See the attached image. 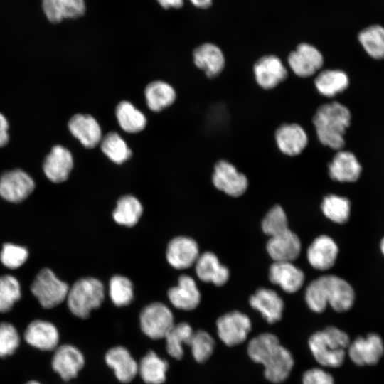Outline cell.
<instances>
[{"label":"cell","mask_w":384,"mask_h":384,"mask_svg":"<svg viewBox=\"0 0 384 384\" xmlns=\"http://www.w3.org/2000/svg\"><path fill=\"white\" fill-rule=\"evenodd\" d=\"M351 117L348 107L338 101L332 100L320 105L311 119L319 144L334 151L343 149Z\"/></svg>","instance_id":"obj_1"},{"label":"cell","mask_w":384,"mask_h":384,"mask_svg":"<svg viewBox=\"0 0 384 384\" xmlns=\"http://www.w3.org/2000/svg\"><path fill=\"white\" fill-rule=\"evenodd\" d=\"M104 297V287L100 281L87 277L78 280L69 288L66 299L73 315L86 319L92 309L101 305Z\"/></svg>","instance_id":"obj_2"},{"label":"cell","mask_w":384,"mask_h":384,"mask_svg":"<svg viewBox=\"0 0 384 384\" xmlns=\"http://www.w3.org/2000/svg\"><path fill=\"white\" fill-rule=\"evenodd\" d=\"M286 65L297 78H313L324 68V57L316 46L301 42L288 54Z\"/></svg>","instance_id":"obj_3"},{"label":"cell","mask_w":384,"mask_h":384,"mask_svg":"<svg viewBox=\"0 0 384 384\" xmlns=\"http://www.w3.org/2000/svg\"><path fill=\"white\" fill-rule=\"evenodd\" d=\"M31 290L45 309L53 308L67 297L69 287L48 268L42 269L33 280Z\"/></svg>","instance_id":"obj_4"},{"label":"cell","mask_w":384,"mask_h":384,"mask_svg":"<svg viewBox=\"0 0 384 384\" xmlns=\"http://www.w3.org/2000/svg\"><path fill=\"white\" fill-rule=\"evenodd\" d=\"M315 280L324 300L334 311L344 312L353 306L355 292L347 281L336 275H324Z\"/></svg>","instance_id":"obj_5"},{"label":"cell","mask_w":384,"mask_h":384,"mask_svg":"<svg viewBox=\"0 0 384 384\" xmlns=\"http://www.w3.org/2000/svg\"><path fill=\"white\" fill-rule=\"evenodd\" d=\"M252 74L259 87L271 90L287 80L289 70L279 56L266 54L258 58L253 63Z\"/></svg>","instance_id":"obj_6"},{"label":"cell","mask_w":384,"mask_h":384,"mask_svg":"<svg viewBox=\"0 0 384 384\" xmlns=\"http://www.w3.org/2000/svg\"><path fill=\"white\" fill-rule=\"evenodd\" d=\"M212 183L218 190L231 197L241 196L249 186L247 176L225 159H219L214 164Z\"/></svg>","instance_id":"obj_7"},{"label":"cell","mask_w":384,"mask_h":384,"mask_svg":"<svg viewBox=\"0 0 384 384\" xmlns=\"http://www.w3.org/2000/svg\"><path fill=\"white\" fill-rule=\"evenodd\" d=\"M140 326L151 339L164 338L174 325L171 310L161 302H154L144 307L139 316Z\"/></svg>","instance_id":"obj_8"},{"label":"cell","mask_w":384,"mask_h":384,"mask_svg":"<svg viewBox=\"0 0 384 384\" xmlns=\"http://www.w3.org/2000/svg\"><path fill=\"white\" fill-rule=\"evenodd\" d=\"M216 326L220 339L228 346L245 341L252 328L250 318L238 311H233L219 317Z\"/></svg>","instance_id":"obj_9"},{"label":"cell","mask_w":384,"mask_h":384,"mask_svg":"<svg viewBox=\"0 0 384 384\" xmlns=\"http://www.w3.org/2000/svg\"><path fill=\"white\" fill-rule=\"evenodd\" d=\"M274 139L279 152L288 157L300 155L309 144L306 130L294 122L280 124L274 132Z\"/></svg>","instance_id":"obj_10"},{"label":"cell","mask_w":384,"mask_h":384,"mask_svg":"<svg viewBox=\"0 0 384 384\" xmlns=\"http://www.w3.org/2000/svg\"><path fill=\"white\" fill-rule=\"evenodd\" d=\"M351 360L358 366H372L378 363L384 354V343L375 333L359 336L348 347Z\"/></svg>","instance_id":"obj_11"},{"label":"cell","mask_w":384,"mask_h":384,"mask_svg":"<svg viewBox=\"0 0 384 384\" xmlns=\"http://www.w3.org/2000/svg\"><path fill=\"white\" fill-rule=\"evenodd\" d=\"M34 188L33 178L21 169L7 171L0 177V196L9 202L22 201Z\"/></svg>","instance_id":"obj_12"},{"label":"cell","mask_w":384,"mask_h":384,"mask_svg":"<svg viewBox=\"0 0 384 384\" xmlns=\"http://www.w3.org/2000/svg\"><path fill=\"white\" fill-rule=\"evenodd\" d=\"M193 63L208 79L218 77L224 70L226 59L223 50L215 43H203L193 51Z\"/></svg>","instance_id":"obj_13"},{"label":"cell","mask_w":384,"mask_h":384,"mask_svg":"<svg viewBox=\"0 0 384 384\" xmlns=\"http://www.w3.org/2000/svg\"><path fill=\"white\" fill-rule=\"evenodd\" d=\"M327 170L332 180L352 183L359 178L362 166L353 152L341 149L335 151L327 164Z\"/></svg>","instance_id":"obj_14"},{"label":"cell","mask_w":384,"mask_h":384,"mask_svg":"<svg viewBox=\"0 0 384 384\" xmlns=\"http://www.w3.org/2000/svg\"><path fill=\"white\" fill-rule=\"evenodd\" d=\"M51 364L62 380L68 381L75 378L83 368L85 358L78 348L64 344L55 349Z\"/></svg>","instance_id":"obj_15"},{"label":"cell","mask_w":384,"mask_h":384,"mask_svg":"<svg viewBox=\"0 0 384 384\" xmlns=\"http://www.w3.org/2000/svg\"><path fill=\"white\" fill-rule=\"evenodd\" d=\"M24 340L30 346L41 351L55 350L59 343L60 336L56 326L48 321L35 320L31 322L24 332Z\"/></svg>","instance_id":"obj_16"},{"label":"cell","mask_w":384,"mask_h":384,"mask_svg":"<svg viewBox=\"0 0 384 384\" xmlns=\"http://www.w3.org/2000/svg\"><path fill=\"white\" fill-rule=\"evenodd\" d=\"M316 92L327 100L334 98L349 87L348 74L339 68H324L313 78Z\"/></svg>","instance_id":"obj_17"},{"label":"cell","mask_w":384,"mask_h":384,"mask_svg":"<svg viewBox=\"0 0 384 384\" xmlns=\"http://www.w3.org/2000/svg\"><path fill=\"white\" fill-rule=\"evenodd\" d=\"M338 254L336 242L329 236L321 235L309 245L306 256L309 263L318 270H326L334 266Z\"/></svg>","instance_id":"obj_18"},{"label":"cell","mask_w":384,"mask_h":384,"mask_svg":"<svg viewBox=\"0 0 384 384\" xmlns=\"http://www.w3.org/2000/svg\"><path fill=\"white\" fill-rule=\"evenodd\" d=\"M309 347L315 360L325 367L341 366L346 357V350L331 343L322 331L313 334L309 339Z\"/></svg>","instance_id":"obj_19"},{"label":"cell","mask_w":384,"mask_h":384,"mask_svg":"<svg viewBox=\"0 0 384 384\" xmlns=\"http://www.w3.org/2000/svg\"><path fill=\"white\" fill-rule=\"evenodd\" d=\"M301 242L298 236L289 229L270 237L267 242V251L274 262H292L301 252Z\"/></svg>","instance_id":"obj_20"},{"label":"cell","mask_w":384,"mask_h":384,"mask_svg":"<svg viewBox=\"0 0 384 384\" xmlns=\"http://www.w3.org/2000/svg\"><path fill=\"white\" fill-rule=\"evenodd\" d=\"M73 166V159L68 149L60 145L52 148L46 156L43 169L46 177L53 183L65 181Z\"/></svg>","instance_id":"obj_21"},{"label":"cell","mask_w":384,"mask_h":384,"mask_svg":"<svg viewBox=\"0 0 384 384\" xmlns=\"http://www.w3.org/2000/svg\"><path fill=\"white\" fill-rule=\"evenodd\" d=\"M198 247L192 238L179 236L170 241L166 250L169 263L176 269H185L196 263L199 257Z\"/></svg>","instance_id":"obj_22"},{"label":"cell","mask_w":384,"mask_h":384,"mask_svg":"<svg viewBox=\"0 0 384 384\" xmlns=\"http://www.w3.org/2000/svg\"><path fill=\"white\" fill-rule=\"evenodd\" d=\"M269 279L287 293H294L303 285L305 276L303 271L292 262H274L269 270Z\"/></svg>","instance_id":"obj_23"},{"label":"cell","mask_w":384,"mask_h":384,"mask_svg":"<svg viewBox=\"0 0 384 384\" xmlns=\"http://www.w3.org/2000/svg\"><path fill=\"white\" fill-rule=\"evenodd\" d=\"M249 301L250 305L258 311L268 323L274 324L281 319L284 304L275 291L260 288Z\"/></svg>","instance_id":"obj_24"},{"label":"cell","mask_w":384,"mask_h":384,"mask_svg":"<svg viewBox=\"0 0 384 384\" xmlns=\"http://www.w3.org/2000/svg\"><path fill=\"white\" fill-rule=\"evenodd\" d=\"M68 128L70 133L89 149L98 145L102 138L100 124L89 114H75L69 120Z\"/></svg>","instance_id":"obj_25"},{"label":"cell","mask_w":384,"mask_h":384,"mask_svg":"<svg viewBox=\"0 0 384 384\" xmlns=\"http://www.w3.org/2000/svg\"><path fill=\"white\" fill-rule=\"evenodd\" d=\"M42 9L46 18L52 23L64 19H76L86 11L85 0H42Z\"/></svg>","instance_id":"obj_26"},{"label":"cell","mask_w":384,"mask_h":384,"mask_svg":"<svg viewBox=\"0 0 384 384\" xmlns=\"http://www.w3.org/2000/svg\"><path fill=\"white\" fill-rule=\"evenodd\" d=\"M105 358L106 363L114 370L115 376L122 383L131 382L138 373V363L124 347L110 348Z\"/></svg>","instance_id":"obj_27"},{"label":"cell","mask_w":384,"mask_h":384,"mask_svg":"<svg viewBox=\"0 0 384 384\" xmlns=\"http://www.w3.org/2000/svg\"><path fill=\"white\" fill-rule=\"evenodd\" d=\"M171 303L179 309L193 310L200 303L201 294L194 279L188 275H181L178 285L168 292Z\"/></svg>","instance_id":"obj_28"},{"label":"cell","mask_w":384,"mask_h":384,"mask_svg":"<svg viewBox=\"0 0 384 384\" xmlns=\"http://www.w3.org/2000/svg\"><path fill=\"white\" fill-rule=\"evenodd\" d=\"M195 265L198 277L204 282L223 286L229 279V270L220 264L217 256L211 252L199 255Z\"/></svg>","instance_id":"obj_29"},{"label":"cell","mask_w":384,"mask_h":384,"mask_svg":"<svg viewBox=\"0 0 384 384\" xmlns=\"http://www.w3.org/2000/svg\"><path fill=\"white\" fill-rule=\"evenodd\" d=\"M263 366L266 379L273 383H280L289 377L294 366V358L291 353L280 345Z\"/></svg>","instance_id":"obj_30"},{"label":"cell","mask_w":384,"mask_h":384,"mask_svg":"<svg viewBox=\"0 0 384 384\" xmlns=\"http://www.w3.org/2000/svg\"><path fill=\"white\" fill-rule=\"evenodd\" d=\"M144 96L149 108L154 112H159L172 105L176 95L169 84L156 80L146 86Z\"/></svg>","instance_id":"obj_31"},{"label":"cell","mask_w":384,"mask_h":384,"mask_svg":"<svg viewBox=\"0 0 384 384\" xmlns=\"http://www.w3.org/2000/svg\"><path fill=\"white\" fill-rule=\"evenodd\" d=\"M169 364L151 351L138 364V373L146 384H162L166 380Z\"/></svg>","instance_id":"obj_32"},{"label":"cell","mask_w":384,"mask_h":384,"mask_svg":"<svg viewBox=\"0 0 384 384\" xmlns=\"http://www.w3.org/2000/svg\"><path fill=\"white\" fill-rule=\"evenodd\" d=\"M115 115L120 127L127 133L139 132L146 125L145 115L128 101L117 105Z\"/></svg>","instance_id":"obj_33"},{"label":"cell","mask_w":384,"mask_h":384,"mask_svg":"<svg viewBox=\"0 0 384 384\" xmlns=\"http://www.w3.org/2000/svg\"><path fill=\"white\" fill-rule=\"evenodd\" d=\"M280 345L279 338L274 334H261L250 341L247 353L253 361L263 365Z\"/></svg>","instance_id":"obj_34"},{"label":"cell","mask_w":384,"mask_h":384,"mask_svg":"<svg viewBox=\"0 0 384 384\" xmlns=\"http://www.w3.org/2000/svg\"><path fill=\"white\" fill-rule=\"evenodd\" d=\"M358 38L368 55L375 60L384 59V27L368 26L360 31Z\"/></svg>","instance_id":"obj_35"},{"label":"cell","mask_w":384,"mask_h":384,"mask_svg":"<svg viewBox=\"0 0 384 384\" xmlns=\"http://www.w3.org/2000/svg\"><path fill=\"white\" fill-rule=\"evenodd\" d=\"M142 211V206L137 198L124 196L118 200L113 218L119 225L131 227L137 224Z\"/></svg>","instance_id":"obj_36"},{"label":"cell","mask_w":384,"mask_h":384,"mask_svg":"<svg viewBox=\"0 0 384 384\" xmlns=\"http://www.w3.org/2000/svg\"><path fill=\"white\" fill-rule=\"evenodd\" d=\"M193 334L188 324H174L164 337L168 353L175 359H181L183 356V345H188Z\"/></svg>","instance_id":"obj_37"},{"label":"cell","mask_w":384,"mask_h":384,"mask_svg":"<svg viewBox=\"0 0 384 384\" xmlns=\"http://www.w3.org/2000/svg\"><path fill=\"white\" fill-rule=\"evenodd\" d=\"M321 208L327 218L334 223L343 224L350 217L351 202L346 197L329 194L324 198Z\"/></svg>","instance_id":"obj_38"},{"label":"cell","mask_w":384,"mask_h":384,"mask_svg":"<svg viewBox=\"0 0 384 384\" xmlns=\"http://www.w3.org/2000/svg\"><path fill=\"white\" fill-rule=\"evenodd\" d=\"M100 144L102 151L115 164H121L132 156V151L125 141L115 132L105 135Z\"/></svg>","instance_id":"obj_39"},{"label":"cell","mask_w":384,"mask_h":384,"mask_svg":"<svg viewBox=\"0 0 384 384\" xmlns=\"http://www.w3.org/2000/svg\"><path fill=\"white\" fill-rule=\"evenodd\" d=\"M21 296V286L16 277L12 275L0 277V312L11 310Z\"/></svg>","instance_id":"obj_40"},{"label":"cell","mask_w":384,"mask_h":384,"mask_svg":"<svg viewBox=\"0 0 384 384\" xmlns=\"http://www.w3.org/2000/svg\"><path fill=\"white\" fill-rule=\"evenodd\" d=\"M215 344L213 338L203 330L193 331L188 343L193 357L198 363L205 362L211 356Z\"/></svg>","instance_id":"obj_41"},{"label":"cell","mask_w":384,"mask_h":384,"mask_svg":"<svg viewBox=\"0 0 384 384\" xmlns=\"http://www.w3.org/2000/svg\"><path fill=\"white\" fill-rule=\"evenodd\" d=\"M110 296L116 306L128 305L133 298V286L131 281L121 275L112 277L110 281Z\"/></svg>","instance_id":"obj_42"},{"label":"cell","mask_w":384,"mask_h":384,"mask_svg":"<svg viewBox=\"0 0 384 384\" xmlns=\"http://www.w3.org/2000/svg\"><path fill=\"white\" fill-rule=\"evenodd\" d=\"M263 232L272 237L289 230L288 220L283 208L276 205L265 215L262 222Z\"/></svg>","instance_id":"obj_43"},{"label":"cell","mask_w":384,"mask_h":384,"mask_svg":"<svg viewBox=\"0 0 384 384\" xmlns=\"http://www.w3.org/2000/svg\"><path fill=\"white\" fill-rule=\"evenodd\" d=\"M21 343V337L14 326L8 322L0 323V357L14 354Z\"/></svg>","instance_id":"obj_44"},{"label":"cell","mask_w":384,"mask_h":384,"mask_svg":"<svg viewBox=\"0 0 384 384\" xmlns=\"http://www.w3.org/2000/svg\"><path fill=\"white\" fill-rule=\"evenodd\" d=\"M28 252L24 247L6 243L0 253L2 264L8 268L16 269L21 266L27 260Z\"/></svg>","instance_id":"obj_45"},{"label":"cell","mask_w":384,"mask_h":384,"mask_svg":"<svg viewBox=\"0 0 384 384\" xmlns=\"http://www.w3.org/2000/svg\"><path fill=\"white\" fill-rule=\"evenodd\" d=\"M303 384H334L332 375L319 368L309 369L302 376Z\"/></svg>","instance_id":"obj_46"},{"label":"cell","mask_w":384,"mask_h":384,"mask_svg":"<svg viewBox=\"0 0 384 384\" xmlns=\"http://www.w3.org/2000/svg\"><path fill=\"white\" fill-rule=\"evenodd\" d=\"M9 124L5 117L0 113V147L5 146L9 141Z\"/></svg>","instance_id":"obj_47"},{"label":"cell","mask_w":384,"mask_h":384,"mask_svg":"<svg viewBox=\"0 0 384 384\" xmlns=\"http://www.w3.org/2000/svg\"><path fill=\"white\" fill-rule=\"evenodd\" d=\"M164 9H179L183 6L184 0H156Z\"/></svg>","instance_id":"obj_48"},{"label":"cell","mask_w":384,"mask_h":384,"mask_svg":"<svg viewBox=\"0 0 384 384\" xmlns=\"http://www.w3.org/2000/svg\"><path fill=\"white\" fill-rule=\"evenodd\" d=\"M193 5L200 9H207L212 4L213 0H189Z\"/></svg>","instance_id":"obj_49"},{"label":"cell","mask_w":384,"mask_h":384,"mask_svg":"<svg viewBox=\"0 0 384 384\" xmlns=\"http://www.w3.org/2000/svg\"><path fill=\"white\" fill-rule=\"evenodd\" d=\"M380 248L382 254L384 255V237L382 238L380 244Z\"/></svg>","instance_id":"obj_50"},{"label":"cell","mask_w":384,"mask_h":384,"mask_svg":"<svg viewBox=\"0 0 384 384\" xmlns=\"http://www.w3.org/2000/svg\"><path fill=\"white\" fill-rule=\"evenodd\" d=\"M25 384H41V383L36 380H31V381L27 382Z\"/></svg>","instance_id":"obj_51"}]
</instances>
